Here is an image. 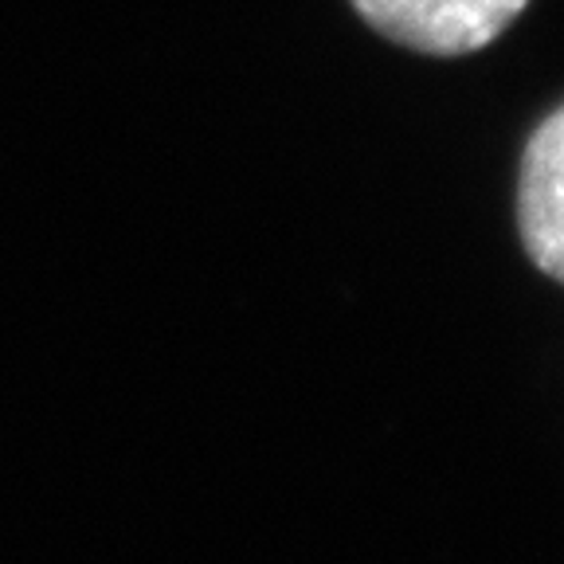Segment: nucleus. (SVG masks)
<instances>
[{"label":"nucleus","mask_w":564,"mask_h":564,"mask_svg":"<svg viewBox=\"0 0 564 564\" xmlns=\"http://www.w3.org/2000/svg\"><path fill=\"white\" fill-rule=\"evenodd\" d=\"M377 35L420 55H470L490 47L529 0H349Z\"/></svg>","instance_id":"f257e3e1"},{"label":"nucleus","mask_w":564,"mask_h":564,"mask_svg":"<svg viewBox=\"0 0 564 564\" xmlns=\"http://www.w3.org/2000/svg\"><path fill=\"white\" fill-rule=\"evenodd\" d=\"M513 212L529 263L564 286V106H556L529 133Z\"/></svg>","instance_id":"f03ea898"}]
</instances>
